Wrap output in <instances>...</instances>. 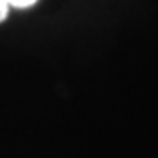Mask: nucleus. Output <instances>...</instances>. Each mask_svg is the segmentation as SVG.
Here are the masks:
<instances>
[{
  "label": "nucleus",
  "instance_id": "f257e3e1",
  "mask_svg": "<svg viewBox=\"0 0 158 158\" xmlns=\"http://www.w3.org/2000/svg\"><path fill=\"white\" fill-rule=\"evenodd\" d=\"M39 0H6V4L9 6V9H28V7H34Z\"/></svg>",
  "mask_w": 158,
  "mask_h": 158
},
{
  "label": "nucleus",
  "instance_id": "f03ea898",
  "mask_svg": "<svg viewBox=\"0 0 158 158\" xmlns=\"http://www.w3.org/2000/svg\"><path fill=\"white\" fill-rule=\"evenodd\" d=\"M9 11H11V9H9V6L6 4V0H0V23H2V21L7 18Z\"/></svg>",
  "mask_w": 158,
  "mask_h": 158
}]
</instances>
